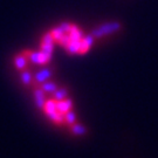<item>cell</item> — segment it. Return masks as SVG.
I'll return each mask as SVG.
<instances>
[{
  "instance_id": "obj_1",
  "label": "cell",
  "mask_w": 158,
  "mask_h": 158,
  "mask_svg": "<svg viewBox=\"0 0 158 158\" xmlns=\"http://www.w3.org/2000/svg\"><path fill=\"white\" fill-rule=\"evenodd\" d=\"M45 113L48 115V117L56 124H61L64 122V115L57 111L56 107V101L53 98V100H48L45 103V107H44Z\"/></svg>"
},
{
  "instance_id": "obj_2",
  "label": "cell",
  "mask_w": 158,
  "mask_h": 158,
  "mask_svg": "<svg viewBox=\"0 0 158 158\" xmlns=\"http://www.w3.org/2000/svg\"><path fill=\"white\" fill-rule=\"evenodd\" d=\"M118 25L117 23H107V25H103L101 27H98L97 29L93 31L91 35L94 38H102L104 35H107L109 33H113V32H116L118 29Z\"/></svg>"
},
{
  "instance_id": "obj_9",
  "label": "cell",
  "mask_w": 158,
  "mask_h": 158,
  "mask_svg": "<svg viewBox=\"0 0 158 158\" xmlns=\"http://www.w3.org/2000/svg\"><path fill=\"white\" fill-rule=\"evenodd\" d=\"M41 89L46 93H54V91L57 89L56 85L54 83V82H44V83H41Z\"/></svg>"
},
{
  "instance_id": "obj_13",
  "label": "cell",
  "mask_w": 158,
  "mask_h": 158,
  "mask_svg": "<svg viewBox=\"0 0 158 158\" xmlns=\"http://www.w3.org/2000/svg\"><path fill=\"white\" fill-rule=\"evenodd\" d=\"M63 33H64V31H63L60 26L52 31V34H53V36H54V40H55V41H59V40H60V38L63 35Z\"/></svg>"
},
{
  "instance_id": "obj_5",
  "label": "cell",
  "mask_w": 158,
  "mask_h": 158,
  "mask_svg": "<svg viewBox=\"0 0 158 158\" xmlns=\"http://www.w3.org/2000/svg\"><path fill=\"white\" fill-rule=\"evenodd\" d=\"M52 75H53V73H52L51 69H41V70H39L38 73L35 74L34 79L38 83H44L49 77H52Z\"/></svg>"
},
{
  "instance_id": "obj_8",
  "label": "cell",
  "mask_w": 158,
  "mask_h": 158,
  "mask_svg": "<svg viewBox=\"0 0 158 158\" xmlns=\"http://www.w3.org/2000/svg\"><path fill=\"white\" fill-rule=\"evenodd\" d=\"M26 61H27V56L23 54V55H19V56L15 57V60H14V64H15V67L18 69H20V70H23V68L26 67Z\"/></svg>"
},
{
  "instance_id": "obj_14",
  "label": "cell",
  "mask_w": 158,
  "mask_h": 158,
  "mask_svg": "<svg viewBox=\"0 0 158 158\" xmlns=\"http://www.w3.org/2000/svg\"><path fill=\"white\" fill-rule=\"evenodd\" d=\"M54 41H55V40H54V36H53L52 32H49V33H46L45 35H44L41 44H53Z\"/></svg>"
},
{
  "instance_id": "obj_7",
  "label": "cell",
  "mask_w": 158,
  "mask_h": 158,
  "mask_svg": "<svg viewBox=\"0 0 158 158\" xmlns=\"http://www.w3.org/2000/svg\"><path fill=\"white\" fill-rule=\"evenodd\" d=\"M67 95H68L67 89H64V88H57L56 90L53 93V98L55 101H61L63 98H67Z\"/></svg>"
},
{
  "instance_id": "obj_15",
  "label": "cell",
  "mask_w": 158,
  "mask_h": 158,
  "mask_svg": "<svg viewBox=\"0 0 158 158\" xmlns=\"http://www.w3.org/2000/svg\"><path fill=\"white\" fill-rule=\"evenodd\" d=\"M41 51L46 53H53V44H41Z\"/></svg>"
},
{
  "instance_id": "obj_10",
  "label": "cell",
  "mask_w": 158,
  "mask_h": 158,
  "mask_svg": "<svg viewBox=\"0 0 158 158\" xmlns=\"http://www.w3.org/2000/svg\"><path fill=\"white\" fill-rule=\"evenodd\" d=\"M21 81L25 85H31L33 81V75L31 73V70H23L21 73Z\"/></svg>"
},
{
  "instance_id": "obj_6",
  "label": "cell",
  "mask_w": 158,
  "mask_h": 158,
  "mask_svg": "<svg viewBox=\"0 0 158 158\" xmlns=\"http://www.w3.org/2000/svg\"><path fill=\"white\" fill-rule=\"evenodd\" d=\"M34 96H35V103H36V107L39 109H44L45 107V91L42 89H35L34 91Z\"/></svg>"
},
{
  "instance_id": "obj_3",
  "label": "cell",
  "mask_w": 158,
  "mask_h": 158,
  "mask_svg": "<svg viewBox=\"0 0 158 158\" xmlns=\"http://www.w3.org/2000/svg\"><path fill=\"white\" fill-rule=\"evenodd\" d=\"M52 59L51 53H46L44 51L39 52H32L29 55V60L33 63H38V64H44V63L48 62Z\"/></svg>"
},
{
  "instance_id": "obj_4",
  "label": "cell",
  "mask_w": 158,
  "mask_h": 158,
  "mask_svg": "<svg viewBox=\"0 0 158 158\" xmlns=\"http://www.w3.org/2000/svg\"><path fill=\"white\" fill-rule=\"evenodd\" d=\"M56 107L57 111L64 115V114H67L68 111L72 110L73 103H72V100H69V98H63L61 101H56Z\"/></svg>"
},
{
  "instance_id": "obj_12",
  "label": "cell",
  "mask_w": 158,
  "mask_h": 158,
  "mask_svg": "<svg viewBox=\"0 0 158 158\" xmlns=\"http://www.w3.org/2000/svg\"><path fill=\"white\" fill-rule=\"evenodd\" d=\"M75 121H76V115L70 110L67 114H64V122H67L69 125L75 124Z\"/></svg>"
},
{
  "instance_id": "obj_11",
  "label": "cell",
  "mask_w": 158,
  "mask_h": 158,
  "mask_svg": "<svg viewBox=\"0 0 158 158\" xmlns=\"http://www.w3.org/2000/svg\"><path fill=\"white\" fill-rule=\"evenodd\" d=\"M70 129H72V132H74L75 135H80V136L85 135V131H87L85 128L82 124H73Z\"/></svg>"
}]
</instances>
